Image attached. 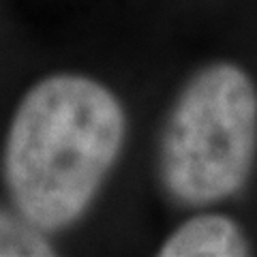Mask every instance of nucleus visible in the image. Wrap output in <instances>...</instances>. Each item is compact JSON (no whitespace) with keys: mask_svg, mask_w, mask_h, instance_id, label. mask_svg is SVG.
I'll return each mask as SVG.
<instances>
[{"mask_svg":"<svg viewBox=\"0 0 257 257\" xmlns=\"http://www.w3.org/2000/svg\"><path fill=\"white\" fill-rule=\"evenodd\" d=\"M126 114L101 82L56 73L24 94L3 150V176L22 219L41 231L75 225L122 152Z\"/></svg>","mask_w":257,"mask_h":257,"instance_id":"nucleus-1","label":"nucleus"},{"mask_svg":"<svg viewBox=\"0 0 257 257\" xmlns=\"http://www.w3.org/2000/svg\"><path fill=\"white\" fill-rule=\"evenodd\" d=\"M257 161V86L236 62L195 71L159 142V178L176 204L204 208L238 195Z\"/></svg>","mask_w":257,"mask_h":257,"instance_id":"nucleus-2","label":"nucleus"},{"mask_svg":"<svg viewBox=\"0 0 257 257\" xmlns=\"http://www.w3.org/2000/svg\"><path fill=\"white\" fill-rule=\"evenodd\" d=\"M54 255L41 229L22 216H11L0 210V257H43Z\"/></svg>","mask_w":257,"mask_h":257,"instance_id":"nucleus-4","label":"nucleus"},{"mask_svg":"<svg viewBox=\"0 0 257 257\" xmlns=\"http://www.w3.org/2000/svg\"><path fill=\"white\" fill-rule=\"evenodd\" d=\"M253 246L242 225L219 212L191 216L159 246L161 257H244Z\"/></svg>","mask_w":257,"mask_h":257,"instance_id":"nucleus-3","label":"nucleus"}]
</instances>
